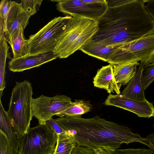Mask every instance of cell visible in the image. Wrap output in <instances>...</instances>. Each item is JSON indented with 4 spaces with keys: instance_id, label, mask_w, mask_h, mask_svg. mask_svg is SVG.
<instances>
[{
    "instance_id": "6da1fadb",
    "label": "cell",
    "mask_w": 154,
    "mask_h": 154,
    "mask_svg": "<svg viewBox=\"0 0 154 154\" xmlns=\"http://www.w3.org/2000/svg\"><path fill=\"white\" fill-rule=\"evenodd\" d=\"M107 1L108 9L98 21L99 30L92 39L116 47L154 34V21L143 0Z\"/></svg>"
},
{
    "instance_id": "7a4b0ae2",
    "label": "cell",
    "mask_w": 154,
    "mask_h": 154,
    "mask_svg": "<svg viewBox=\"0 0 154 154\" xmlns=\"http://www.w3.org/2000/svg\"><path fill=\"white\" fill-rule=\"evenodd\" d=\"M72 136L77 145L94 150L106 147L115 151L122 143L137 142L149 147L152 143L150 135L144 138L134 133L128 127L108 121L98 116L84 118L81 116H65L56 119Z\"/></svg>"
},
{
    "instance_id": "3957f363",
    "label": "cell",
    "mask_w": 154,
    "mask_h": 154,
    "mask_svg": "<svg viewBox=\"0 0 154 154\" xmlns=\"http://www.w3.org/2000/svg\"><path fill=\"white\" fill-rule=\"evenodd\" d=\"M98 30L97 21L88 18L72 17L53 53L60 59L67 57L79 50Z\"/></svg>"
},
{
    "instance_id": "277c9868",
    "label": "cell",
    "mask_w": 154,
    "mask_h": 154,
    "mask_svg": "<svg viewBox=\"0 0 154 154\" xmlns=\"http://www.w3.org/2000/svg\"><path fill=\"white\" fill-rule=\"evenodd\" d=\"M33 94L32 84L26 80L16 82L11 92L7 112L17 132L21 136L29 128L33 116Z\"/></svg>"
},
{
    "instance_id": "5b68a950",
    "label": "cell",
    "mask_w": 154,
    "mask_h": 154,
    "mask_svg": "<svg viewBox=\"0 0 154 154\" xmlns=\"http://www.w3.org/2000/svg\"><path fill=\"white\" fill-rule=\"evenodd\" d=\"M72 17H55L37 33L29 36V55L53 52Z\"/></svg>"
},
{
    "instance_id": "8992f818",
    "label": "cell",
    "mask_w": 154,
    "mask_h": 154,
    "mask_svg": "<svg viewBox=\"0 0 154 154\" xmlns=\"http://www.w3.org/2000/svg\"><path fill=\"white\" fill-rule=\"evenodd\" d=\"M57 138V135L46 124L30 128L22 136L18 153L53 154Z\"/></svg>"
},
{
    "instance_id": "52a82bcc",
    "label": "cell",
    "mask_w": 154,
    "mask_h": 154,
    "mask_svg": "<svg viewBox=\"0 0 154 154\" xmlns=\"http://www.w3.org/2000/svg\"><path fill=\"white\" fill-rule=\"evenodd\" d=\"M154 51V34L144 36L117 47L108 62L112 65L144 62Z\"/></svg>"
},
{
    "instance_id": "ba28073f",
    "label": "cell",
    "mask_w": 154,
    "mask_h": 154,
    "mask_svg": "<svg viewBox=\"0 0 154 154\" xmlns=\"http://www.w3.org/2000/svg\"><path fill=\"white\" fill-rule=\"evenodd\" d=\"M56 6L60 12L72 17L90 18L98 21L106 12L108 3L106 0H60Z\"/></svg>"
},
{
    "instance_id": "9c48e42d",
    "label": "cell",
    "mask_w": 154,
    "mask_h": 154,
    "mask_svg": "<svg viewBox=\"0 0 154 154\" xmlns=\"http://www.w3.org/2000/svg\"><path fill=\"white\" fill-rule=\"evenodd\" d=\"M72 103L71 99L65 95L48 97L42 95L33 98L32 115L38 119L39 124H46L47 121L66 109Z\"/></svg>"
},
{
    "instance_id": "30bf717a",
    "label": "cell",
    "mask_w": 154,
    "mask_h": 154,
    "mask_svg": "<svg viewBox=\"0 0 154 154\" xmlns=\"http://www.w3.org/2000/svg\"><path fill=\"white\" fill-rule=\"evenodd\" d=\"M104 104L120 108L132 112L139 117L149 118L154 116L153 103L146 99L138 101L131 99L120 94H109Z\"/></svg>"
},
{
    "instance_id": "8fae6325",
    "label": "cell",
    "mask_w": 154,
    "mask_h": 154,
    "mask_svg": "<svg viewBox=\"0 0 154 154\" xmlns=\"http://www.w3.org/2000/svg\"><path fill=\"white\" fill-rule=\"evenodd\" d=\"M57 58L53 52L28 55L16 59H12L8 63V67L9 69L13 72H21L39 66Z\"/></svg>"
},
{
    "instance_id": "7c38bea8",
    "label": "cell",
    "mask_w": 154,
    "mask_h": 154,
    "mask_svg": "<svg viewBox=\"0 0 154 154\" xmlns=\"http://www.w3.org/2000/svg\"><path fill=\"white\" fill-rule=\"evenodd\" d=\"M30 17L23 10L20 3L14 2L8 15L4 31L5 37L9 36L20 27L24 29Z\"/></svg>"
},
{
    "instance_id": "4fadbf2b",
    "label": "cell",
    "mask_w": 154,
    "mask_h": 154,
    "mask_svg": "<svg viewBox=\"0 0 154 154\" xmlns=\"http://www.w3.org/2000/svg\"><path fill=\"white\" fill-rule=\"evenodd\" d=\"M93 83L94 87L106 90L108 93L116 92L120 94L121 85L118 84L115 78L113 66L111 64L103 66L97 72L94 78Z\"/></svg>"
},
{
    "instance_id": "5bb4252c",
    "label": "cell",
    "mask_w": 154,
    "mask_h": 154,
    "mask_svg": "<svg viewBox=\"0 0 154 154\" xmlns=\"http://www.w3.org/2000/svg\"><path fill=\"white\" fill-rule=\"evenodd\" d=\"M0 131L6 137L11 146L12 154H17L22 136L17 132L7 111L0 101Z\"/></svg>"
},
{
    "instance_id": "9a60e30c",
    "label": "cell",
    "mask_w": 154,
    "mask_h": 154,
    "mask_svg": "<svg viewBox=\"0 0 154 154\" xmlns=\"http://www.w3.org/2000/svg\"><path fill=\"white\" fill-rule=\"evenodd\" d=\"M144 68V63L140 62L136 74L120 93L121 95L137 100L143 101L146 99L144 95L145 90L142 82L143 72Z\"/></svg>"
},
{
    "instance_id": "2e32d148",
    "label": "cell",
    "mask_w": 154,
    "mask_h": 154,
    "mask_svg": "<svg viewBox=\"0 0 154 154\" xmlns=\"http://www.w3.org/2000/svg\"><path fill=\"white\" fill-rule=\"evenodd\" d=\"M24 30L22 27H20L9 36L5 38L11 45L13 55V59L29 55L28 40L25 39Z\"/></svg>"
},
{
    "instance_id": "e0dca14e",
    "label": "cell",
    "mask_w": 154,
    "mask_h": 154,
    "mask_svg": "<svg viewBox=\"0 0 154 154\" xmlns=\"http://www.w3.org/2000/svg\"><path fill=\"white\" fill-rule=\"evenodd\" d=\"M118 47H108L91 38L79 50L88 55L108 62L111 55Z\"/></svg>"
},
{
    "instance_id": "ac0fdd59",
    "label": "cell",
    "mask_w": 154,
    "mask_h": 154,
    "mask_svg": "<svg viewBox=\"0 0 154 154\" xmlns=\"http://www.w3.org/2000/svg\"><path fill=\"white\" fill-rule=\"evenodd\" d=\"M138 62L127 63L113 66L114 75L117 83L121 85L128 84L136 74Z\"/></svg>"
},
{
    "instance_id": "d6986e66",
    "label": "cell",
    "mask_w": 154,
    "mask_h": 154,
    "mask_svg": "<svg viewBox=\"0 0 154 154\" xmlns=\"http://www.w3.org/2000/svg\"><path fill=\"white\" fill-rule=\"evenodd\" d=\"M92 108L88 101L75 100L69 108L56 116L60 118L65 116H81L90 111Z\"/></svg>"
},
{
    "instance_id": "ffe728a7",
    "label": "cell",
    "mask_w": 154,
    "mask_h": 154,
    "mask_svg": "<svg viewBox=\"0 0 154 154\" xmlns=\"http://www.w3.org/2000/svg\"><path fill=\"white\" fill-rule=\"evenodd\" d=\"M57 143L53 154H72L77 144L71 136L58 135Z\"/></svg>"
},
{
    "instance_id": "44dd1931",
    "label": "cell",
    "mask_w": 154,
    "mask_h": 154,
    "mask_svg": "<svg viewBox=\"0 0 154 154\" xmlns=\"http://www.w3.org/2000/svg\"><path fill=\"white\" fill-rule=\"evenodd\" d=\"M42 0H22L20 2L23 10L30 16L36 13Z\"/></svg>"
},
{
    "instance_id": "7402d4cb",
    "label": "cell",
    "mask_w": 154,
    "mask_h": 154,
    "mask_svg": "<svg viewBox=\"0 0 154 154\" xmlns=\"http://www.w3.org/2000/svg\"><path fill=\"white\" fill-rule=\"evenodd\" d=\"M14 2L8 0H2L0 2V22L3 24L4 31L5 28L7 19L8 12Z\"/></svg>"
},
{
    "instance_id": "603a6c76",
    "label": "cell",
    "mask_w": 154,
    "mask_h": 154,
    "mask_svg": "<svg viewBox=\"0 0 154 154\" xmlns=\"http://www.w3.org/2000/svg\"><path fill=\"white\" fill-rule=\"evenodd\" d=\"M154 81V64L145 68L143 72L142 84L146 89Z\"/></svg>"
},
{
    "instance_id": "cb8c5ba5",
    "label": "cell",
    "mask_w": 154,
    "mask_h": 154,
    "mask_svg": "<svg viewBox=\"0 0 154 154\" xmlns=\"http://www.w3.org/2000/svg\"><path fill=\"white\" fill-rule=\"evenodd\" d=\"M115 154H153L154 153V149L149 148H128L125 149H116Z\"/></svg>"
},
{
    "instance_id": "d4e9b609",
    "label": "cell",
    "mask_w": 154,
    "mask_h": 154,
    "mask_svg": "<svg viewBox=\"0 0 154 154\" xmlns=\"http://www.w3.org/2000/svg\"><path fill=\"white\" fill-rule=\"evenodd\" d=\"M46 124L57 135L67 136L68 135L56 119L52 117L46 122Z\"/></svg>"
},
{
    "instance_id": "484cf974",
    "label": "cell",
    "mask_w": 154,
    "mask_h": 154,
    "mask_svg": "<svg viewBox=\"0 0 154 154\" xmlns=\"http://www.w3.org/2000/svg\"><path fill=\"white\" fill-rule=\"evenodd\" d=\"M0 154H12L11 146L6 136L0 131Z\"/></svg>"
},
{
    "instance_id": "4316f807",
    "label": "cell",
    "mask_w": 154,
    "mask_h": 154,
    "mask_svg": "<svg viewBox=\"0 0 154 154\" xmlns=\"http://www.w3.org/2000/svg\"><path fill=\"white\" fill-rule=\"evenodd\" d=\"M72 154H97L94 150L87 147L80 146L77 145L73 150Z\"/></svg>"
},
{
    "instance_id": "83f0119b",
    "label": "cell",
    "mask_w": 154,
    "mask_h": 154,
    "mask_svg": "<svg viewBox=\"0 0 154 154\" xmlns=\"http://www.w3.org/2000/svg\"><path fill=\"white\" fill-rule=\"evenodd\" d=\"M143 1L146 9L154 21V0Z\"/></svg>"
},
{
    "instance_id": "f1b7e54d",
    "label": "cell",
    "mask_w": 154,
    "mask_h": 154,
    "mask_svg": "<svg viewBox=\"0 0 154 154\" xmlns=\"http://www.w3.org/2000/svg\"><path fill=\"white\" fill-rule=\"evenodd\" d=\"M94 151L97 154H115V152L110 148L103 147L97 148Z\"/></svg>"
},
{
    "instance_id": "f546056e",
    "label": "cell",
    "mask_w": 154,
    "mask_h": 154,
    "mask_svg": "<svg viewBox=\"0 0 154 154\" xmlns=\"http://www.w3.org/2000/svg\"><path fill=\"white\" fill-rule=\"evenodd\" d=\"M142 62L144 63L145 68L154 64V51L149 58Z\"/></svg>"
},
{
    "instance_id": "4dcf8cb0",
    "label": "cell",
    "mask_w": 154,
    "mask_h": 154,
    "mask_svg": "<svg viewBox=\"0 0 154 154\" xmlns=\"http://www.w3.org/2000/svg\"><path fill=\"white\" fill-rule=\"evenodd\" d=\"M153 127H154V125H153Z\"/></svg>"
}]
</instances>
